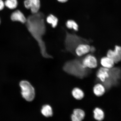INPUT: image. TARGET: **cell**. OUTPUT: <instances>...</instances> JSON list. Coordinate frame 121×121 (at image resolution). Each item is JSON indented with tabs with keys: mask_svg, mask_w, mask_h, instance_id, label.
<instances>
[{
	"mask_svg": "<svg viewBox=\"0 0 121 121\" xmlns=\"http://www.w3.org/2000/svg\"><path fill=\"white\" fill-rule=\"evenodd\" d=\"M99 63L102 67L109 69H112L116 65L113 60L107 56L100 59Z\"/></svg>",
	"mask_w": 121,
	"mask_h": 121,
	"instance_id": "9c48e42d",
	"label": "cell"
},
{
	"mask_svg": "<svg viewBox=\"0 0 121 121\" xmlns=\"http://www.w3.org/2000/svg\"><path fill=\"white\" fill-rule=\"evenodd\" d=\"M64 70L69 73L80 78L86 76L89 71L88 69L83 67L81 62H71L67 63L64 67Z\"/></svg>",
	"mask_w": 121,
	"mask_h": 121,
	"instance_id": "6da1fadb",
	"label": "cell"
},
{
	"mask_svg": "<svg viewBox=\"0 0 121 121\" xmlns=\"http://www.w3.org/2000/svg\"><path fill=\"white\" fill-rule=\"evenodd\" d=\"M106 91L105 86L102 83L98 82L95 84L93 88V92L95 96L100 97L103 96Z\"/></svg>",
	"mask_w": 121,
	"mask_h": 121,
	"instance_id": "ba28073f",
	"label": "cell"
},
{
	"mask_svg": "<svg viewBox=\"0 0 121 121\" xmlns=\"http://www.w3.org/2000/svg\"></svg>",
	"mask_w": 121,
	"mask_h": 121,
	"instance_id": "ffe728a7",
	"label": "cell"
},
{
	"mask_svg": "<svg viewBox=\"0 0 121 121\" xmlns=\"http://www.w3.org/2000/svg\"><path fill=\"white\" fill-rule=\"evenodd\" d=\"M41 112L42 114L47 117H51L53 114L52 108L50 106L48 105L43 106Z\"/></svg>",
	"mask_w": 121,
	"mask_h": 121,
	"instance_id": "5bb4252c",
	"label": "cell"
},
{
	"mask_svg": "<svg viewBox=\"0 0 121 121\" xmlns=\"http://www.w3.org/2000/svg\"><path fill=\"white\" fill-rule=\"evenodd\" d=\"M5 4L3 0H0V11L2 10L4 8Z\"/></svg>",
	"mask_w": 121,
	"mask_h": 121,
	"instance_id": "ac0fdd59",
	"label": "cell"
},
{
	"mask_svg": "<svg viewBox=\"0 0 121 121\" xmlns=\"http://www.w3.org/2000/svg\"><path fill=\"white\" fill-rule=\"evenodd\" d=\"M93 116L96 121H103L105 118V113L104 110L100 107H96L93 110Z\"/></svg>",
	"mask_w": 121,
	"mask_h": 121,
	"instance_id": "30bf717a",
	"label": "cell"
},
{
	"mask_svg": "<svg viewBox=\"0 0 121 121\" xmlns=\"http://www.w3.org/2000/svg\"><path fill=\"white\" fill-rule=\"evenodd\" d=\"M109 71L110 69L101 66L98 68L96 74L98 82L102 83L105 82L106 80L109 77Z\"/></svg>",
	"mask_w": 121,
	"mask_h": 121,
	"instance_id": "5b68a950",
	"label": "cell"
},
{
	"mask_svg": "<svg viewBox=\"0 0 121 121\" xmlns=\"http://www.w3.org/2000/svg\"><path fill=\"white\" fill-rule=\"evenodd\" d=\"M46 21L48 24L51 25L53 28H55L58 25V19L54 15L50 14L47 18Z\"/></svg>",
	"mask_w": 121,
	"mask_h": 121,
	"instance_id": "4fadbf2b",
	"label": "cell"
},
{
	"mask_svg": "<svg viewBox=\"0 0 121 121\" xmlns=\"http://www.w3.org/2000/svg\"><path fill=\"white\" fill-rule=\"evenodd\" d=\"M66 25L67 28L69 29L73 30L75 31H78V26L77 23L72 20H69L67 21Z\"/></svg>",
	"mask_w": 121,
	"mask_h": 121,
	"instance_id": "2e32d148",
	"label": "cell"
},
{
	"mask_svg": "<svg viewBox=\"0 0 121 121\" xmlns=\"http://www.w3.org/2000/svg\"><path fill=\"white\" fill-rule=\"evenodd\" d=\"M81 63L83 67L85 68L94 69L98 67V62L97 59L91 54L86 56L83 59Z\"/></svg>",
	"mask_w": 121,
	"mask_h": 121,
	"instance_id": "3957f363",
	"label": "cell"
},
{
	"mask_svg": "<svg viewBox=\"0 0 121 121\" xmlns=\"http://www.w3.org/2000/svg\"><path fill=\"white\" fill-rule=\"evenodd\" d=\"M4 3L5 6L10 9L16 8L18 4L17 0H6Z\"/></svg>",
	"mask_w": 121,
	"mask_h": 121,
	"instance_id": "e0dca14e",
	"label": "cell"
},
{
	"mask_svg": "<svg viewBox=\"0 0 121 121\" xmlns=\"http://www.w3.org/2000/svg\"><path fill=\"white\" fill-rule=\"evenodd\" d=\"M24 4L26 8L30 9L32 13H38L40 7V0H25Z\"/></svg>",
	"mask_w": 121,
	"mask_h": 121,
	"instance_id": "8992f818",
	"label": "cell"
},
{
	"mask_svg": "<svg viewBox=\"0 0 121 121\" xmlns=\"http://www.w3.org/2000/svg\"><path fill=\"white\" fill-rule=\"evenodd\" d=\"M68 0H57L59 2L62 3H64L67 2Z\"/></svg>",
	"mask_w": 121,
	"mask_h": 121,
	"instance_id": "d6986e66",
	"label": "cell"
},
{
	"mask_svg": "<svg viewBox=\"0 0 121 121\" xmlns=\"http://www.w3.org/2000/svg\"><path fill=\"white\" fill-rule=\"evenodd\" d=\"M72 95L75 99L81 100L84 98V94L83 91L78 88L73 89L72 91Z\"/></svg>",
	"mask_w": 121,
	"mask_h": 121,
	"instance_id": "9a60e30c",
	"label": "cell"
},
{
	"mask_svg": "<svg viewBox=\"0 0 121 121\" xmlns=\"http://www.w3.org/2000/svg\"><path fill=\"white\" fill-rule=\"evenodd\" d=\"M91 48L90 45L87 44L80 43L76 47L75 52L78 56H82L90 52Z\"/></svg>",
	"mask_w": 121,
	"mask_h": 121,
	"instance_id": "52a82bcc",
	"label": "cell"
},
{
	"mask_svg": "<svg viewBox=\"0 0 121 121\" xmlns=\"http://www.w3.org/2000/svg\"><path fill=\"white\" fill-rule=\"evenodd\" d=\"M85 116V113L84 111L80 109H76L74 110L71 119L73 121H81L83 120Z\"/></svg>",
	"mask_w": 121,
	"mask_h": 121,
	"instance_id": "7c38bea8",
	"label": "cell"
},
{
	"mask_svg": "<svg viewBox=\"0 0 121 121\" xmlns=\"http://www.w3.org/2000/svg\"><path fill=\"white\" fill-rule=\"evenodd\" d=\"M11 19L13 22L17 21L22 23H25L26 21V18L23 13L19 10H16L12 13Z\"/></svg>",
	"mask_w": 121,
	"mask_h": 121,
	"instance_id": "8fae6325",
	"label": "cell"
},
{
	"mask_svg": "<svg viewBox=\"0 0 121 121\" xmlns=\"http://www.w3.org/2000/svg\"><path fill=\"white\" fill-rule=\"evenodd\" d=\"M20 85L22 89L23 97L27 101H32L34 99L35 95V90L32 86L26 81H21Z\"/></svg>",
	"mask_w": 121,
	"mask_h": 121,
	"instance_id": "7a4b0ae2",
	"label": "cell"
},
{
	"mask_svg": "<svg viewBox=\"0 0 121 121\" xmlns=\"http://www.w3.org/2000/svg\"><path fill=\"white\" fill-rule=\"evenodd\" d=\"M107 56L113 60L116 64L121 62V47L116 45L113 50L110 49L107 52Z\"/></svg>",
	"mask_w": 121,
	"mask_h": 121,
	"instance_id": "277c9868",
	"label": "cell"
}]
</instances>
